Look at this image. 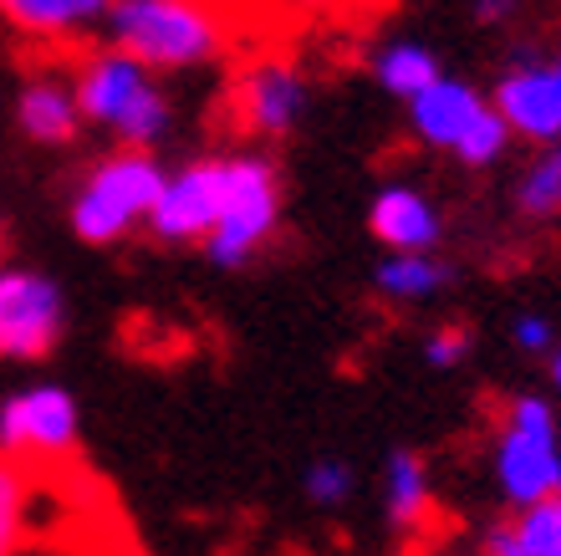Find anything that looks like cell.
<instances>
[{
  "label": "cell",
  "mask_w": 561,
  "mask_h": 556,
  "mask_svg": "<svg viewBox=\"0 0 561 556\" xmlns=\"http://www.w3.org/2000/svg\"><path fill=\"white\" fill-rule=\"evenodd\" d=\"M107 36L144 72H184L220 57L230 26L220 11L190 5V0H123V5H107Z\"/></svg>",
  "instance_id": "cell-1"
},
{
  "label": "cell",
  "mask_w": 561,
  "mask_h": 556,
  "mask_svg": "<svg viewBox=\"0 0 561 556\" xmlns=\"http://www.w3.org/2000/svg\"><path fill=\"white\" fill-rule=\"evenodd\" d=\"M72 92H77V113L88 123L113 128L138 154H148V144H159L163 128H169V98L153 88V77L134 57H123L118 46L82 52L72 72Z\"/></svg>",
  "instance_id": "cell-2"
},
{
  "label": "cell",
  "mask_w": 561,
  "mask_h": 556,
  "mask_svg": "<svg viewBox=\"0 0 561 556\" xmlns=\"http://www.w3.org/2000/svg\"><path fill=\"white\" fill-rule=\"evenodd\" d=\"M163 184H169V174L159 169V159H148L138 148H118L103 163H92L88 184L72 200L77 240H88V246H118L138 220L148 225Z\"/></svg>",
  "instance_id": "cell-3"
},
{
  "label": "cell",
  "mask_w": 561,
  "mask_h": 556,
  "mask_svg": "<svg viewBox=\"0 0 561 556\" xmlns=\"http://www.w3.org/2000/svg\"><path fill=\"white\" fill-rule=\"evenodd\" d=\"M495 480L516 511L561 500V450H557V413L547 398L520 394L501 419L495 440Z\"/></svg>",
  "instance_id": "cell-4"
},
{
  "label": "cell",
  "mask_w": 561,
  "mask_h": 556,
  "mask_svg": "<svg viewBox=\"0 0 561 556\" xmlns=\"http://www.w3.org/2000/svg\"><path fill=\"white\" fill-rule=\"evenodd\" d=\"M280 220L276 169L261 154H225V209L215 235L205 240V256L215 265H245L271 240Z\"/></svg>",
  "instance_id": "cell-5"
},
{
  "label": "cell",
  "mask_w": 561,
  "mask_h": 556,
  "mask_svg": "<svg viewBox=\"0 0 561 556\" xmlns=\"http://www.w3.org/2000/svg\"><path fill=\"white\" fill-rule=\"evenodd\" d=\"M0 454L21 465H67L77 454V398L57 383L11 394L0 404Z\"/></svg>",
  "instance_id": "cell-6"
},
{
  "label": "cell",
  "mask_w": 561,
  "mask_h": 556,
  "mask_svg": "<svg viewBox=\"0 0 561 556\" xmlns=\"http://www.w3.org/2000/svg\"><path fill=\"white\" fill-rule=\"evenodd\" d=\"M67 307L36 271H0V358H46L57 348Z\"/></svg>",
  "instance_id": "cell-7"
},
{
  "label": "cell",
  "mask_w": 561,
  "mask_h": 556,
  "mask_svg": "<svg viewBox=\"0 0 561 556\" xmlns=\"http://www.w3.org/2000/svg\"><path fill=\"white\" fill-rule=\"evenodd\" d=\"M301 107H307V82H301V72H296L291 61H280V57L251 61L230 82V123L240 133L276 138V133L296 128Z\"/></svg>",
  "instance_id": "cell-8"
},
{
  "label": "cell",
  "mask_w": 561,
  "mask_h": 556,
  "mask_svg": "<svg viewBox=\"0 0 561 556\" xmlns=\"http://www.w3.org/2000/svg\"><path fill=\"white\" fill-rule=\"evenodd\" d=\"M220 209H225V154L220 159H194L190 169L169 174L159 205L148 215V230L169 240V246L209 240L215 225H220Z\"/></svg>",
  "instance_id": "cell-9"
},
{
  "label": "cell",
  "mask_w": 561,
  "mask_h": 556,
  "mask_svg": "<svg viewBox=\"0 0 561 556\" xmlns=\"http://www.w3.org/2000/svg\"><path fill=\"white\" fill-rule=\"evenodd\" d=\"M495 113L505 117V128L520 138H541V144H561V88L551 67H516L501 77L495 88Z\"/></svg>",
  "instance_id": "cell-10"
},
{
  "label": "cell",
  "mask_w": 561,
  "mask_h": 556,
  "mask_svg": "<svg viewBox=\"0 0 561 556\" xmlns=\"http://www.w3.org/2000/svg\"><path fill=\"white\" fill-rule=\"evenodd\" d=\"M485 98L470 88V82H455V77H439L428 92H419L409 103V117H414V133L434 148H449L455 154L465 144V133L485 117Z\"/></svg>",
  "instance_id": "cell-11"
},
{
  "label": "cell",
  "mask_w": 561,
  "mask_h": 556,
  "mask_svg": "<svg viewBox=\"0 0 561 556\" xmlns=\"http://www.w3.org/2000/svg\"><path fill=\"white\" fill-rule=\"evenodd\" d=\"M368 230L383 240L393 256H428L439 246V209L428 205L419 190H383L368 209Z\"/></svg>",
  "instance_id": "cell-12"
},
{
  "label": "cell",
  "mask_w": 561,
  "mask_h": 556,
  "mask_svg": "<svg viewBox=\"0 0 561 556\" xmlns=\"http://www.w3.org/2000/svg\"><path fill=\"white\" fill-rule=\"evenodd\" d=\"M15 123H21V133H26L31 144H72L77 138V123H82V113H77V92H72V77L61 72H36L21 88V98H15Z\"/></svg>",
  "instance_id": "cell-13"
},
{
  "label": "cell",
  "mask_w": 561,
  "mask_h": 556,
  "mask_svg": "<svg viewBox=\"0 0 561 556\" xmlns=\"http://www.w3.org/2000/svg\"><path fill=\"white\" fill-rule=\"evenodd\" d=\"M0 15L26 42H72L77 31H88L98 15H107V5L103 0H5Z\"/></svg>",
  "instance_id": "cell-14"
},
{
  "label": "cell",
  "mask_w": 561,
  "mask_h": 556,
  "mask_svg": "<svg viewBox=\"0 0 561 556\" xmlns=\"http://www.w3.org/2000/svg\"><path fill=\"white\" fill-rule=\"evenodd\" d=\"M388 521L399 531H419L434 515V490H428V469L414 450H393L388 454Z\"/></svg>",
  "instance_id": "cell-15"
},
{
  "label": "cell",
  "mask_w": 561,
  "mask_h": 556,
  "mask_svg": "<svg viewBox=\"0 0 561 556\" xmlns=\"http://www.w3.org/2000/svg\"><path fill=\"white\" fill-rule=\"evenodd\" d=\"M373 72H378V82H383L393 98H409V103H414L419 92H428L444 77L439 72V57H434L428 46H419V42L383 46V52L373 57Z\"/></svg>",
  "instance_id": "cell-16"
},
{
  "label": "cell",
  "mask_w": 561,
  "mask_h": 556,
  "mask_svg": "<svg viewBox=\"0 0 561 556\" xmlns=\"http://www.w3.org/2000/svg\"><path fill=\"white\" fill-rule=\"evenodd\" d=\"M378 292L393 296V302H424V296L444 292L455 271L439 261V256H393V261L378 265Z\"/></svg>",
  "instance_id": "cell-17"
},
{
  "label": "cell",
  "mask_w": 561,
  "mask_h": 556,
  "mask_svg": "<svg viewBox=\"0 0 561 556\" xmlns=\"http://www.w3.org/2000/svg\"><path fill=\"white\" fill-rule=\"evenodd\" d=\"M31 496H36V469L11 459V454H0V556L21 552Z\"/></svg>",
  "instance_id": "cell-18"
},
{
  "label": "cell",
  "mask_w": 561,
  "mask_h": 556,
  "mask_svg": "<svg viewBox=\"0 0 561 556\" xmlns=\"http://www.w3.org/2000/svg\"><path fill=\"white\" fill-rule=\"evenodd\" d=\"M516 205H520V215H531V220H551V215H561V144H551L547 154L526 169Z\"/></svg>",
  "instance_id": "cell-19"
},
{
  "label": "cell",
  "mask_w": 561,
  "mask_h": 556,
  "mask_svg": "<svg viewBox=\"0 0 561 556\" xmlns=\"http://www.w3.org/2000/svg\"><path fill=\"white\" fill-rule=\"evenodd\" d=\"M307 500L311 506H327V511H337V506H347L357 490V475L353 465H342V459H317V465H307Z\"/></svg>",
  "instance_id": "cell-20"
},
{
  "label": "cell",
  "mask_w": 561,
  "mask_h": 556,
  "mask_svg": "<svg viewBox=\"0 0 561 556\" xmlns=\"http://www.w3.org/2000/svg\"><path fill=\"white\" fill-rule=\"evenodd\" d=\"M505 144H511V128H505V117L495 113V107H485V117H480V123L465 133V144H459L455 154L470 163V169H485V163H495V159L505 154Z\"/></svg>",
  "instance_id": "cell-21"
},
{
  "label": "cell",
  "mask_w": 561,
  "mask_h": 556,
  "mask_svg": "<svg viewBox=\"0 0 561 556\" xmlns=\"http://www.w3.org/2000/svg\"><path fill=\"white\" fill-rule=\"evenodd\" d=\"M465 352H470V332H465V327H439V332H428V342H424L428 367H455V363H465Z\"/></svg>",
  "instance_id": "cell-22"
},
{
  "label": "cell",
  "mask_w": 561,
  "mask_h": 556,
  "mask_svg": "<svg viewBox=\"0 0 561 556\" xmlns=\"http://www.w3.org/2000/svg\"><path fill=\"white\" fill-rule=\"evenodd\" d=\"M511 337H516V348H526V352H547L551 342H557V332H551L547 317H516Z\"/></svg>",
  "instance_id": "cell-23"
},
{
  "label": "cell",
  "mask_w": 561,
  "mask_h": 556,
  "mask_svg": "<svg viewBox=\"0 0 561 556\" xmlns=\"http://www.w3.org/2000/svg\"><path fill=\"white\" fill-rule=\"evenodd\" d=\"M480 556H526V546L516 542V526L511 521H495L485 531V542H480Z\"/></svg>",
  "instance_id": "cell-24"
},
{
  "label": "cell",
  "mask_w": 561,
  "mask_h": 556,
  "mask_svg": "<svg viewBox=\"0 0 561 556\" xmlns=\"http://www.w3.org/2000/svg\"><path fill=\"white\" fill-rule=\"evenodd\" d=\"M551 383L561 388V352H551Z\"/></svg>",
  "instance_id": "cell-25"
},
{
  "label": "cell",
  "mask_w": 561,
  "mask_h": 556,
  "mask_svg": "<svg viewBox=\"0 0 561 556\" xmlns=\"http://www.w3.org/2000/svg\"><path fill=\"white\" fill-rule=\"evenodd\" d=\"M551 77H557V88H561V61H557V67H551Z\"/></svg>",
  "instance_id": "cell-26"
}]
</instances>
